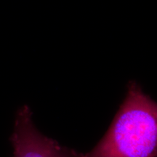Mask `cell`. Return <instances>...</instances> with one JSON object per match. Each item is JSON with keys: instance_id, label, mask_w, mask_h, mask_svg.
Segmentation results:
<instances>
[{"instance_id": "cell-2", "label": "cell", "mask_w": 157, "mask_h": 157, "mask_svg": "<svg viewBox=\"0 0 157 157\" xmlns=\"http://www.w3.org/2000/svg\"><path fill=\"white\" fill-rule=\"evenodd\" d=\"M10 140L13 157H82V153L63 146L39 132L28 105H23L17 111Z\"/></svg>"}, {"instance_id": "cell-1", "label": "cell", "mask_w": 157, "mask_h": 157, "mask_svg": "<svg viewBox=\"0 0 157 157\" xmlns=\"http://www.w3.org/2000/svg\"><path fill=\"white\" fill-rule=\"evenodd\" d=\"M156 103L130 82L106 133L82 157H156Z\"/></svg>"}]
</instances>
